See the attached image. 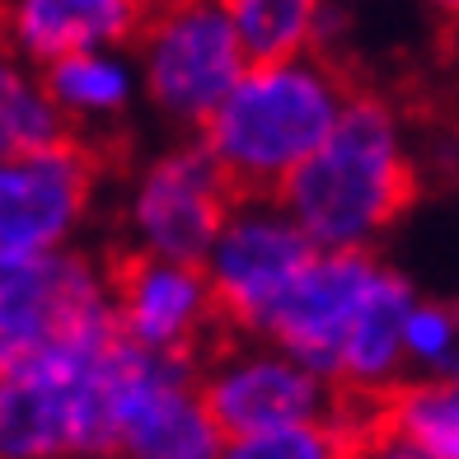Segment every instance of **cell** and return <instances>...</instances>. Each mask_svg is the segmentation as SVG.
Instances as JSON below:
<instances>
[{
    "instance_id": "cell-1",
    "label": "cell",
    "mask_w": 459,
    "mask_h": 459,
    "mask_svg": "<svg viewBox=\"0 0 459 459\" xmlns=\"http://www.w3.org/2000/svg\"><path fill=\"white\" fill-rule=\"evenodd\" d=\"M417 290L375 254L319 248L263 338L300 357L333 389L385 394L408 375L403 328Z\"/></svg>"
},
{
    "instance_id": "cell-2",
    "label": "cell",
    "mask_w": 459,
    "mask_h": 459,
    "mask_svg": "<svg viewBox=\"0 0 459 459\" xmlns=\"http://www.w3.org/2000/svg\"><path fill=\"white\" fill-rule=\"evenodd\" d=\"M281 206L328 254H370L412 197V141L385 99L351 94L333 136L281 187Z\"/></svg>"
},
{
    "instance_id": "cell-3",
    "label": "cell",
    "mask_w": 459,
    "mask_h": 459,
    "mask_svg": "<svg viewBox=\"0 0 459 459\" xmlns=\"http://www.w3.org/2000/svg\"><path fill=\"white\" fill-rule=\"evenodd\" d=\"M132 342L108 328L0 361V455L113 459L117 385Z\"/></svg>"
},
{
    "instance_id": "cell-4",
    "label": "cell",
    "mask_w": 459,
    "mask_h": 459,
    "mask_svg": "<svg viewBox=\"0 0 459 459\" xmlns=\"http://www.w3.org/2000/svg\"><path fill=\"white\" fill-rule=\"evenodd\" d=\"M351 90L319 56L254 61L202 127V145L239 197H277L333 136Z\"/></svg>"
},
{
    "instance_id": "cell-5",
    "label": "cell",
    "mask_w": 459,
    "mask_h": 459,
    "mask_svg": "<svg viewBox=\"0 0 459 459\" xmlns=\"http://www.w3.org/2000/svg\"><path fill=\"white\" fill-rule=\"evenodd\" d=\"M254 66L225 19L221 0H174L151 10L136 33V71L141 94L155 113L183 127H206L212 113L230 99L239 75Z\"/></svg>"
},
{
    "instance_id": "cell-6",
    "label": "cell",
    "mask_w": 459,
    "mask_h": 459,
    "mask_svg": "<svg viewBox=\"0 0 459 459\" xmlns=\"http://www.w3.org/2000/svg\"><path fill=\"white\" fill-rule=\"evenodd\" d=\"M315 254L319 248L281 206V197H235L202 258V273L216 290L221 315L263 338Z\"/></svg>"
},
{
    "instance_id": "cell-7",
    "label": "cell",
    "mask_w": 459,
    "mask_h": 459,
    "mask_svg": "<svg viewBox=\"0 0 459 459\" xmlns=\"http://www.w3.org/2000/svg\"><path fill=\"white\" fill-rule=\"evenodd\" d=\"M230 206H235V183L221 174L202 141H187L164 145L136 169L122 221L136 239V254L202 263Z\"/></svg>"
},
{
    "instance_id": "cell-8",
    "label": "cell",
    "mask_w": 459,
    "mask_h": 459,
    "mask_svg": "<svg viewBox=\"0 0 459 459\" xmlns=\"http://www.w3.org/2000/svg\"><path fill=\"white\" fill-rule=\"evenodd\" d=\"M225 446L187 361L132 347L117 385L113 459H225Z\"/></svg>"
},
{
    "instance_id": "cell-9",
    "label": "cell",
    "mask_w": 459,
    "mask_h": 459,
    "mask_svg": "<svg viewBox=\"0 0 459 459\" xmlns=\"http://www.w3.org/2000/svg\"><path fill=\"white\" fill-rule=\"evenodd\" d=\"M113 319V277L80 254L0 263V361L80 338Z\"/></svg>"
},
{
    "instance_id": "cell-10",
    "label": "cell",
    "mask_w": 459,
    "mask_h": 459,
    "mask_svg": "<svg viewBox=\"0 0 459 459\" xmlns=\"http://www.w3.org/2000/svg\"><path fill=\"white\" fill-rule=\"evenodd\" d=\"M206 408L221 422L225 441H244V436L300 427L333 417V385L315 375L300 357H290L277 342H239L225 357H216L202 375Z\"/></svg>"
},
{
    "instance_id": "cell-11",
    "label": "cell",
    "mask_w": 459,
    "mask_h": 459,
    "mask_svg": "<svg viewBox=\"0 0 459 459\" xmlns=\"http://www.w3.org/2000/svg\"><path fill=\"white\" fill-rule=\"evenodd\" d=\"M94 197V169L71 141L0 164V263L66 254Z\"/></svg>"
},
{
    "instance_id": "cell-12",
    "label": "cell",
    "mask_w": 459,
    "mask_h": 459,
    "mask_svg": "<svg viewBox=\"0 0 459 459\" xmlns=\"http://www.w3.org/2000/svg\"><path fill=\"white\" fill-rule=\"evenodd\" d=\"M221 315L216 290L202 263H174L136 254L113 277V319L117 333L155 357H187L212 319Z\"/></svg>"
},
{
    "instance_id": "cell-13",
    "label": "cell",
    "mask_w": 459,
    "mask_h": 459,
    "mask_svg": "<svg viewBox=\"0 0 459 459\" xmlns=\"http://www.w3.org/2000/svg\"><path fill=\"white\" fill-rule=\"evenodd\" d=\"M141 0H5L10 48L48 71L75 52L122 48L141 33Z\"/></svg>"
},
{
    "instance_id": "cell-14",
    "label": "cell",
    "mask_w": 459,
    "mask_h": 459,
    "mask_svg": "<svg viewBox=\"0 0 459 459\" xmlns=\"http://www.w3.org/2000/svg\"><path fill=\"white\" fill-rule=\"evenodd\" d=\"M221 10L235 24L248 61L315 56L338 19L333 0H221Z\"/></svg>"
},
{
    "instance_id": "cell-15",
    "label": "cell",
    "mask_w": 459,
    "mask_h": 459,
    "mask_svg": "<svg viewBox=\"0 0 459 459\" xmlns=\"http://www.w3.org/2000/svg\"><path fill=\"white\" fill-rule=\"evenodd\" d=\"M43 75H48V90L61 103L66 122H113L141 94L136 56H127L122 48L75 52L66 61H52Z\"/></svg>"
},
{
    "instance_id": "cell-16",
    "label": "cell",
    "mask_w": 459,
    "mask_h": 459,
    "mask_svg": "<svg viewBox=\"0 0 459 459\" xmlns=\"http://www.w3.org/2000/svg\"><path fill=\"white\" fill-rule=\"evenodd\" d=\"M66 141V113L38 66H10L0 75V145L5 155H29Z\"/></svg>"
},
{
    "instance_id": "cell-17",
    "label": "cell",
    "mask_w": 459,
    "mask_h": 459,
    "mask_svg": "<svg viewBox=\"0 0 459 459\" xmlns=\"http://www.w3.org/2000/svg\"><path fill=\"white\" fill-rule=\"evenodd\" d=\"M385 422L399 427L403 436H412V441H422L436 455L459 459V375L403 385L394 394Z\"/></svg>"
},
{
    "instance_id": "cell-18",
    "label": "cell",
    "mask_w": 459,
    "mask_h": 459,
    "mask_svg": "<svg viewBox=\"0 0 459 459\" xmlns=\"http://www.w3.org/2000/svg\"><path fill=\"white\" fill-rule=\"evenodd\" d=\"M357 441H361V431H351L333 412V417H319V422H300V427L230 441L225 459H351L357 455Z\"/></svg>"
},
{
    "instance_id": "cell-19",
    "label": "cell",
    "mask_w": 459,
    "mask_h": 459,
    "mask_svg": "<svg viewBox=\"0 0 459 459\" xmlns=\"http://www.w3.org/2000/svg\"><path fill=\"white\" fill-rule=\"evenodd\" d=\"M403 357L417 380H446L459 375V319L455 305L446 300H422L417 296L408 328H403Z\"/></svg>"
},
{
    "instance_id": "cell-20",
    "label": "cell",
    "mask_w": 459,
    "mask_h": 459,
    "mask_svg": "<svg viewBox=\"0 0 459 459\" xmlns=\"http://www.w3.org/2000/svg\"><path fill=\"white\" fill-rule=\"evenodd\" d=\"M351 459H446V455H436V450H427L422 441H412V436H403L399 427L380 422V427L361 431L357 455H351Z\"/></svg>"
},
{
    "instance_id": "cell-21",
    "label": "cell",
    "mask_w": 459,
    "mask_h": 459,
    "mask_svg": "<svg viewBox=\"0 0 459 459\" xmlns=\"http://www.w3.org/2000/svg\"><path fill=\"white\" fill-rule=\"evenodd\" d=\"M427 5H431L436 14H441L446 24H455V29H459V0H427Z\"/></svg>"
},
{
    "instance_id": "cell-22",
    "label": "cell",
    "mask_w": 459,
    "mask_h": 459,
    "mask_svg": "<svg viewBox=\"0 0 459 459\" xmlns=\"http://www.w3.org/2000/svg\"><path fill=\"white\" fill-rule=\"evenodd\" d=\"M141 5H151V10H160V5H174V0H141Z\"/></svg>"
},
{
    "instance_id": "cell-23",
    "label": "cell",
    "mask_w": 459,
    "mask_h": 459,
    "mask_svg": "<svg viewBox=\"0 0 459 459\" xmlns=\"http://www.w3.org/2000/svg\"><path fill=\"white\" fill-rule=\"evenodd\" d=\"M455 80H459V38H455Z\"/></svg>"
},
{
    "instance_id": "cell-24",
    "label": "cell",
    "mask_w": 459,
    "mask_h": 459,
    "mask_svg": "<svg viewBox=\"0 0 459 459\" xmlns=\"http://www.w3.org/2000/svg\"><path fill=\"white\" fill-rule=\"evenodd\" d=\"M450 305H455V319H459V296H455V300H450Z\"/></svg>"
}]
</instances>
